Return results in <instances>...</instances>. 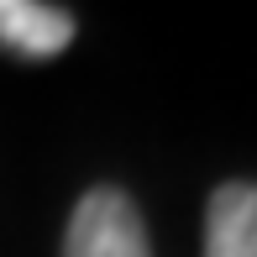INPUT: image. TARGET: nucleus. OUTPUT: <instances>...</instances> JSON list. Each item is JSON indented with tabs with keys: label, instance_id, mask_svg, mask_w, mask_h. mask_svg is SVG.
Listing matches in <instances>:
<instances>
[{
	"label": "nucleus",
	"instance_id": "1",
	"mask_svg": "<svg viewBox=\"0 0 257 257\" xmlns=\"http://www.w3.org/2000/svg\"><path fill=\"white\" fill-rule=\"evenodd\" d=\"M63 257H153L137 205L121 189H89L68 215Z\"/></svg>",
	"mask_w": 257,
	"mask_h": 257
},
{
	"label": "nucleus",
	"instance_id": "2",
	"mask_svg": "<svg viewBox=\"0 0 257 257\" xmlns=\"http://www.w3.org/2000/svg\"><path fill=\"white\" fill-rule=\"evenodd\" d=\"M74 42V16L37 0H0V48L21 58H58Z\"/></svg>",
	"mask_w": 257,
	"mask_h": 257
},
{
	"label": "nucleus",
	"instance_id": "3",
	"mask_svg": "<svg viewBox=\"0 0 257 257\" xmlns=\"http://www.w3.org/2000/svg\"><path fill=\"white\" fill-rule=\"evenodd\" d=\"M205 257H257V184H220L205 215Z\"/></svg>",
	"mask_w": 257,
	"mask_h": 257
}]
</instances>
